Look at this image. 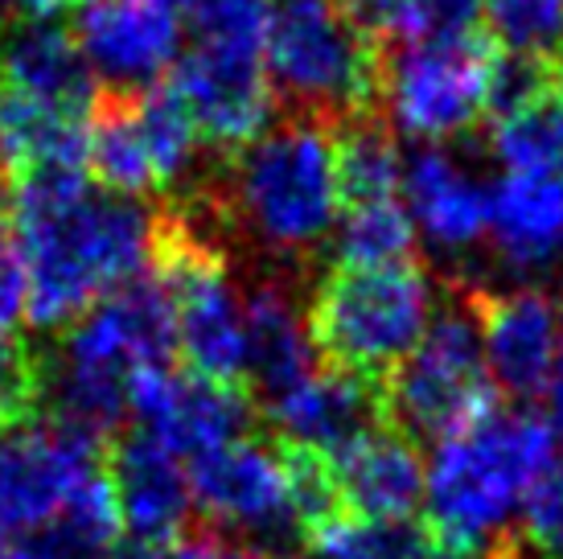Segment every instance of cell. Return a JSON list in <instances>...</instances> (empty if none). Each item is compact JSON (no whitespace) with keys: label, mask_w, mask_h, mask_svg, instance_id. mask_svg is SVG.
I'll use <instances>...</instances> for the list:
<instances>
[{"label":"cell","mask_w":563,"mask_h":559,"mask_svg":"<svg viewBox=\"0 0 563 559\" xmlns=\"http://www.w3.org/2000/svg\"><path fill=\"white\" fill-rule=\"evenodd\" d=\"M157 215L95 189L87 169L16 177L13 248L25 267V317L37 329H70L103 296L153 264Z\"/></svg>","instance_id":"6da1fadb"},{"label":"cell","mask_w":563,"mask_h":559,"mask_svg":"<svg viewBox=\"0 0 563 559\" xmlns=\"http://www.w3.org/2000/svg\"><path fill=\"white\" fill-rule=\"evenodd\" d=\"M177 321L173 300L153 272L103 296L63 333L46 362V416L108 440L132 407V387L148 371L173 366Z\"/></svg>","instance_id":"7a4b0ae2"},{"label":"cell","mask_w":563,"mask_h":559,"mask_svg":"<svg viewBox=\"0 0 563 559\" xmlns=\"http://www.w3.org/2000/svg\"><path fill=\"white\" fill-rule=\"evenodd\" d=\"M560 465V436L543 416L494 407L465 432L437 445L428 465V539L437 547H485L506 539L510 514Z\"/></svg>","instance_id":"3957f363"},{"label":"cell","mask_w":563,"mask_h":559,"mask_svg":"<svg viewBox=\"0 0 563 559\" xmlns=\"http://www.w3.org/2000/svg\"><path fill=\"white\" fill-rule=\"evenodd\" d=\"M206 202L272 255L313 251L342 210L333 124L317 116L272 124L231 156L227 186L210 189Z\"/></svg>","instance_id":"277c9868"},{"label":"cell","mask_w":563,"mask_h":559,"mask_svg":"<svg viewBox=\"0 0 563 559\" xmlns=\"http://www.w3.org/2000/svg\"><path fill=\"white\" fill-rule=\"evenodd\" d=\"M264 63L300 116L342 124L378 108L383 46L350 0H267Z\"/></svg>","instance_id":"5b68a950"},{"label":"cell","mask_w":563,"mask_h":559,"mask_svg":"<svg viewBox=\"0 0 563 559\" xmlns=\"http://www.w3.org/2000/svg\"><path fill=\"white\" fill-rule=\"evenodd\" d=\"M440 309L432 276L416 260L395 267L333 264L309 300V342L325 366L387 383Z\"/></svg>","instance_id":"8992f818"},{"label":"cell","mask_w":563,"mask_h":559,"mask_svg":"<svg viewBox=\"0 0 563 559\" xmlns=\"http://www.w3.org/2000/svg\"><path fill=\"white\" fill-rule=\"evenodd\" d=\"M387 424L411 445H444L473 419L498 407L482 350V326L473 296H449L437 309L420 346L383 383Z\"/></svg>","instance_id":"52a82bcc"},{"label":"cell","mask_w":563,"mask_h":559,"mask_svg":"<svg viewBox=\"0 0 563 559\" xmlns=\"http://www.w3.org/2000/svg\"><path fill=\"white\" fill-rule=\"evenodd\" d=\"M494 75L498 50L477 33H456L383 50L378 95L399 132L437 144L489 120Z\"/></svg>","instance_id":"ba28073f"},{"label":"cell","mask_w":563,"mask_h":559,"mask_svg":"<svg viewBox=\"0 0 563 559\" xmlns=\"http://www.w3.org/2000/svg\"><path fill=\"white\" fill-rule=\"evenodd\" d=\"M108 469V440L66 419L37 416L0 436V544L49 530L70 497Z\"/></svg>","instance_id":"9c48e42d"},{"label":"cell","mask_w":563,"mask_h":559,"mask_svg":"<svg viewBox=\"0 0 563 559\" xmlns=\"http://www.w3.org/2000/svg\"><path fill=\"white\" fill-rule=\"evenodd\" d=\"M173 95L181 99L202 144L235 156L272 128L276 91L267 78L264 46L194 37L173 66Z\"/></svg>","instance_id":"30bf717a"},{"label":"cell","mask_w":563,"mask_h":559,"mask_svg":"<svg viewBox=\"0 0 563 559\" xmlns=\"http://www.w3.org/2000/svg\"><path fill=\"white\" fill-rule=\"evenodd\" d=\"M186 473L194 506L214 527L243 530L260 544H288L300 535L276 440L243 436L189 461Z\"/></svg>","instance_id":"8fae6325"},{"label":"cell","mask_w":563,"mask_h":559,"mask_svg":"<svg viewBox=\"0 0 563 559\" xmlns=\"http://www.w3.org/2000/svg\"><path fill=\"white\" fill-rule=\"evenodd\" d=\"M132 416L177 461H198L206 452L247 436L255 404L243 387H227L194 371H148L132 387Z\"/></svg>","instance_id":"7c38bea8"},{"label":"cell","mask_w":563,"mask_h":559,"mask_svg":"<svg viewBox=\"0 0 563 559\" xmlns=\"http://www.w3.org/2000/svg\"><path fill=\"white\" fill-rule=\"evenodd\" d=\"M75 37L108 91H144L177 66L181 9L169 0H87L75 17Z\"/></svg>","instance_id":"4fadbf2b"},{"label":"cell","mask_w":563,"mask_h":559,"mask_svg":"<svg viewBox=\"0 0 563 559\" xmlns=\"http://www.w3.org/2000/svg\"><path fill=\"white\" fill-rule=\"evenodd\" d=\"M482 326L485 371L494 391L515 399L543 395L555 358L563 350V313L539 288L510 293H470Z\"/></svg>","instance_id":"5bb4252c"},{"label":"cell","mask_w":563,"mask_h":559,"mask_svg":"<svg viewBox=\"0 0 563 559\" xmlns=\"http://www.w3.org/2000/svg\"><path fill=\"white\" fill-rule=\"evenodd\" d=\"M108 482L120 506V523L132 530V544L165 547L186 535L189 514H194L189 473L153 436L136 428L111 440Z\"/></svg>","instance_id":"9a60e30c"},{"label":"cell","mask_w":563,"mask_h":559,"mask_svg":"<svg viewBox=\"0 0 563 559\" xmlns=\"http://www.w3.org/2000/svg\"><path fill=\"white\" fill-rule=\"evenodd\" d=\"M264 416L272 419L276 440L333 457L358 436L387 424V399L378 383L342 374L333 366H317L300 387L264 404Z\"/></svg>","instance_id":"2e32d148"},{"label":"cell","mask_w":563,"mask_h":559,"mask_svg":"<svg viewBox=\"0 0 563 559\" xmlns=\"http://www.w3.org/2000/svg\"><path fill=\"white\" fill-rule=\"evenodd\" d=\"M342 514L362 523H411L428 490L420 445L383 424L329 457Z\"/></svg>","instance_id":"e0dca14e"},{"label":"cell","mask_w":563,"mask_h":559,"mask_svg":"<svg viewBox=\"0 0 563 559\" xmlns=\"http://www.w3.org/2000/svg\"><path fill=\"white\" fill-rule=\"evenodd\" d=\"M0 87L70 116H91L99 99L75 30H66L58 17L37 13L16 17L0 33Z\"/></svg>","instance_id":"ac0fdd59"},{"label":"cell","mask_w":563,"mask_h":559,"mask_svg":"<svg viewBox=\"0 0 563 559\" xmlns=\"http://www.w3.org/2000/svg\"><path fill=\"white\" fill-rule=\"evenodd\" d=\"M485 239L515 276H539L563 260L560 173H501L485 186Z\"/></svg>","instance_id":"d6986e66"},{"label":"cell","mask_w":563,"mask_h":559,"mask_svg":"<svg viewBox=\"0 0 563 559\" xmlns=\"http://www.w3.org/2000/svg\"><path fill=\"white\" fill-rule=\"evenodd\" d=\"M404 206L440 251H470L485 239V186L440 144L404 156Z\"/></svg>","instance_id":"ffe728a7"},{"label":"cell","mask_w":563,"mask_h":559,"mask_svg":"<svg viewBox=\"0 0 563 559\" xmlns=\"http://www.w3.org/2000/svg\"><path fill=\"white\" fill-rule=\"evenodd\" d=\"M243 309H247V387L260 395V404H272L317 371V350L292 293L276 280L255 284L251 296H243Z\"/></svg>","instance_id":"44dd1931"},{"label":"cell","mask_w":563,"mask_h":559,"mask_svg":"<svg viewBox=\"0 0 563 559\" xmlns=\"http://www.w3.org/2000/svg\"><path fill=\"white\" fill-rule=\"evenodd\" d=\"M0 165L13 177L37 169H87V116H70L0 87Z\"/></svg>","instance_id":"7402d4cb"},{"label":"cell","mask_w":563,"mask_h":559,"mask_svg":"<svg viewBox=\"0 0 563 559\" xmlns=\"http://www.w3.org/2000/svg\"><path fill=\"white\" fill-rule=\"evenodd\" d=\"M333 149H338V186H342L345 210L399 198L404 149L395 140V128L378 111L342 120L333 132Z\"/></svg>","instance_id":"603a6c76"},{"label":"cell","mask_w":563,"mask_h":559,"mask_svg":"<svg viewBox=\"0 0 563 559\" xmlns=\"http://www.w3.org/2000/svg\"><path fill=\"white\" fill-rule=\"evenodd\" d=\"M489 149L501 161V173H560L563 177V99L543 91L494 116Z\"/></svg>","instance_id":"cb8c5ba5"},{"label":"cell","mask_w":563,"mask_h":559,"mask_svg":"<svg viewBox=\"0 0 563 559\" xmlns=\"http://www.w3.org/2000/svg\"><path fill=\"white\" fill-rule=\"evenodd\" d=\"M132 103H136L144 149H148V161L157 173V194L181 186L194 173V161L202 149V136L181 108V99L173 95L169 83H153L144 91H132Z\"/></svg>","instance_id":"d4e9b609"},{"label":"cell","mask_w":563,"mask_h":559,"mask_svg":"<svg viewBox=\"0 0 563 559\" xmlns=\"http://www.w3.org/2000/svg\"><path fill=\"white\" fill-rule=\"evenodd\" d=\"M482 21L501 58L534 66L563 58V0H485Z\"/></svg>","instance_id":"484cf974"},{"label":"cell","mask_w":563,"mask_h":559,"mask_svg":"<svg viewBox=\"0 0 563 559\" xmlns=\"http://www.w3.org/2000/svg\"><path fill=\"white\" fill-rule=\"evenodd\" d=\"M411 251H416V222L399 198L345 210V222L338 227V243H333V255L342 267L411 264Z\"/></svg>","instance_id":"4316f807"},{"label":"cell","mask_w":563,"mask_h":559,"mask_svg":"<svg viewBox=\"0 0 563 559\" xmlns=\"http://www.w3.org/2000/svg\"><path fill=\"white\" fill-rule=\"evenodd\" d=\"M485 0H350V9L366 21V30L387 33L399 46L473 33Z\"/></svg>","instance_id":"83f0119b"},{"label":"cell","mask_w":563,"mask_h":559,"mask_svg":"<svg viewBox=\"0 0 563 559\" xmlns=\"http://www.w3.org/2000/svg\"><path fill=\"white\" fill-rule=\"evenodd\" d=\"M317 559H428L432 539L416 523H362L338 514L305 535Z\"/></svg>","instance_id":"f1b7e54d"},{"label":"cell","mask_w":563,"mask_h":559,"mask_svg":"<svg viewBox=\"0 0 563 559\" xmlns=\"http://www.w3.org/2000/svg\"><path fill=\"white\" fill-rule=\"evenodd\" d=\"M522 530L534 551L563 559V461L522 502Z\"/></svg>","instance_id":"f546056e"},{"label":"cell","mask_w":563,"mask_h":559,"mask_svg":"<svg viewBox=\"0 0 563 559\" xmlns=\"http://www.w3.org/2000/svg\"><path fill=\"white\" fill-rule=\"evenodd\" d=\"M144 551H148V559H280L255 544H231L214 530H186L177 544L144 547Z\"/></svg>","instance_id":"4dcf8cb0"},{"label":"cell","mask_w":563,"mask_h":559,"mask_svg":"<svg viewBox=\"0 0 563 559\" xmlns=\"http://www.w3.org/2000/svg\"><path fill=\"white\" fill-rule=\"evenodd\" d=\"M21 317H25V267L13 243H0V342L13 338Z\"/></svg>","instance_id":"1f68e13d"},{"label":"cell","mask_w":563,"mask_h":559,"mask_svg":"<svg viewBox=\"0 0 563 559\" xmlns=\"http://www.w3.org/2000/svg\"><path fill=\"white\" fill-rule=\"evenodd\" d=\"M0 559H99L91 551H82L79 544H70L63 530H42L30 539H16V544H0Z\"/></svg>","instance_id":"d6a6232c"},{"label":"cell","mask_w":563,"mask_h":559,"mask_svg":"<svg viewBox=\"0 0 563 559\" xmlns=\"http://www.w3.org/2000/svg\"><path fill=\"white\" fill-rule=\"evenodd\" d=\"M543 407H548V424H551V432L560 436V445H563V350L560 358H555V371H551L548 379V387H543Z\"/></svg>","instance_id":"836d02e7"},{"label":"cell","mask_w":563,"mask_h":559,"mask_svg":"<svg viewBox=\"0 0 563 559\" xmlns=\"http://www.w3.org/2000/svg\"><path fill=\"white\" fill-rule=\"evenodd\" d=\"M9 222H13V189L4 182V169H0V243L9 234Z\"/></svg>","instance_id":"e575fe53"},{"label":"cell","mask_w":563,"mask_h":559,"mask_svg":"<svg viewBox=\"0 0 563 559\" xmlns=\"http://www.w3.org/2000/svg\"><path fill=\"white\" fill-rule=\"evenodd\" d=\"M66 4H87V0H30V9L25 13H37V17H58Z\"/></svg>","instance_id":"d590c367"},{"label":"cell","mask_w":563,"mask_h":559,"mask_svg":"<svg viewBox=\"0 0 563 559\" xmlns=\"http://www.w3.org/2000/svg\"><path fill=\"white\" fill-rule=\"evenodd\" d=\"M111 559H148V551H144L141 544H132V547H120V551H115Z\"/></svg>","instance_id":"8d00e7d4"},{"label":"cell","mask_w":563,"mask_h":559,"mask_svg":"<svg viewBox=\"0 0 563 559\" xmlns=\"http://www.w3.org/2000/svg\"><path fill=\"white\" fill-rule=\"evenodd\" d=\"M16 0H0V33H4V25H9V13H13Z\"/></svg>","instance_id":"74e56055"},{"label":"cell","mask_w":563,"mask_h":559,"mask_svg":"<svg viewBox=\"0 0 563 559\" xmlns=\"http://www.w3.org/2000/svg\"><path fill=\"white\" fill-rule=\"evenodd\" d=\"M173 9H194V4H198V0H169Z\"/></svg>","instance_id":"f35d334b"},{"label":"cell","mask_w":563,"mask_h":559,"mask_svg":"<svg viewBox=\"0 0 563 559\" xmlns=\"http://www.w3.org/2000/svg\"><path fill=\"white\" fill-rule=\"evenodd\" d=\"M560 99H563V75H560Z\"/></svg>","instance_id":"ab89813d"}]
</instances>
